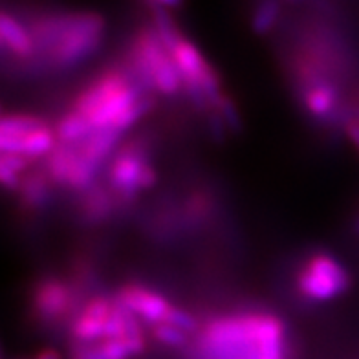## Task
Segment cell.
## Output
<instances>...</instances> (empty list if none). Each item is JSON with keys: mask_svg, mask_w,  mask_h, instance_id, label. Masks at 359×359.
<instances>
[{"mask_svg": "<svg viewBox=\"0 0 359 359\" xmlns=\"http://www.w3.org/2000/svg\"><path fill=\"white\" fill-rule=\"evenodd\" d=\"M53 130H55L57 142L65 143V145H77V143L85 142L90 134L95 133L92 125L81 114L72 109L57 121Z\"/></svg>", "mask_w": 359, "mask_h": 359, "instance_id": "obj_14", "label": "cell"}, {"mask_svg": "<svg viewBox=\"0 0 359 359\" xmlns=\"http://www.w3.org/2000/svg\"><path fill=\"white\" fill-rule=\"evenodd\" d=\"M147 94L137 85L128 68H112L92 79L76 95L72 110H76L94 130H119L123 118ZM123 134V133H121Z\"/></svg>", "mask_w": 359, "mask_h": 359, "instance_id": "obj_3", "label": "cell"}, {"mask_svg": "<svg viewBox=\"0 0 359 359\" xmlns=\"http://www.w3.org/2000/svg\"><path fill=\"white\" fill-rule=\"evenodd\" d=\"M145 336L103 339L95 343H74L70 359H133L143 354Z\"/></svg>", "mask_w": 359, "mask_h": 359, "instance_id": "obj_10", "label": "cell"}, {"mask_svg": "<svg viewBox=\"0 0 359 359\" xmlns=\"http://www.w3.org/2000/svg\"><path fill=\"white\" fill-rule=\"evenodd\" d=\"M213 110L218 114V118H220L224 125H227L233 130L241 128V118H238V112H236V107L231 101V97H227L226 94L220 95L217 103H215Z\"/></svg>", "mask_w": 359, "mask_h": 359, "instance_id": "obj_21", "label": "cell"}, {"mask_svg": "<svg viewBox=\"0 0 359 359\" xmlns=\"http://www.w3.org/2000/svg\"><path fill=\"white\" fill-rule=\"evenodd\" d=\"M350 275L336 257L316 253L304 262L297 275V290L308 301H332L348 292Z\"/></svg>", "mask_w": 359, "mask_h": 359, "instance_id": "obj_7", "label": "cell"}, {"mask_svg": "<svg viewBox=\"0 0 359 359\" xmlns=\"http://www.w3.org/2000/svg\"><path fill=\"white\" fill-rule=\"evenodd\" d=\"M32 308L41 321H59L74 310V290L59 277H46L35 284Z\"/></svg>", "mask_w": 359, "mask_h": 359, "instance_id": "obj_9", "label": "cell"}, {"mask_svg": "<svg viewBox=\"0 0 359 359\" xmlns=\"http://www.w3.org/2000/svg\"><path fill=\"white\" fill-rule=\"evenodd\" d=\"M57 145H59V142H57L55 130L50 125L20 137L0 136V151L10 152V154H20L28 160L50 156Z\"/></svg>", "mask_w": 359, "mask_h": 359, "instance_id": "obj_11", "label": "cell"}, {"mask_svg": "<svg viewBox=\"0 0 359 359\" xmlns=\"http://www.w3.org/2000/svg\"><path fill=\"white\" fill-rule=\"evenodd\" d=\"M286 326L273 313L218 316L202 326L196 359H284Z\"/></svg>", "mask_w": 359, "mask_h": 359, "instance_id": "obj_1", "label": "cell"}, {"mask_svg": "<svg viewBox=\"0 0 359 359\" xmlns=\"http://www.w3.org/2000/svg\"><path fill=\"white\" fill-rule=\"evenodd\" d=\"M35 359H61V354L55 348H44L43 352H39Z\"/></svg>", "mask_w": 359, "mask_h": 359, "instance_id": "obj_26", "label": "cell"}, {"mask_svg": "<svg viewBox=\"0 0 359 359\" xmlns=\"http://www.w3.org/2000/svg\"><path fill=\"white\" fill-rule=\"evenodd\" d=\"M358 119H359V112H358Z\"/></svg>", "mask_w": 359, "mask_h": 359, "instance_id": "obj_27", "label": "cell"}, {"mask_svg": "<svg viewBox=\"0 0 359 359\" xmlns=\"http://www.w3.org/2000/svg\"><path fill=\"white\" fill-rule=\"evenodd\" d=\"M151 330L154 339L167 346H185L189 343V334L187 332L180 330V328L172 325H167V323H160V325L152 326Z\"/></svg>", "mask_w": 359, "mask_h": 359, "instance_id": "obj_20", "label": "cell"}, {"mask_svg": "<svg viewBox=\"0 0 359 359\" xmlns=\"http://www.w3.org/2000/svg\"><path fill=\"white\" fill-rule=\"evenodd\" d=\"M52 180L50 176L44 172H32L29 176H24L22 182H20V200L26 208L29 209H39L43 208L44 203L50 198V189H48V184Z\"/></svg>", "mask_w": 359, "mask_h": 359, "instance_id": "obj_15", "label": "cell"}, {"mask_svg": "<svg viewBox=\"0 0 359 359\" xmlns=\"http://www.w3.org/2000/svg\"><path fill=\"white\" fill-rule=\"evenodd\" d=\"M116 299L140 321L152 326L165 323L172 304L161 293L154 292L145 284L128 283L116 293Z\"/></svg>", "mask_w": 359, "mask_h": 359, "instance_id": "obj_8", "label": "cell"}, {"mask_svg": "<svg viewBox=\"0 0 359 359\" xmlns=\"http://www.w3.org/2000/svg\"><path fill=\"white\" fill-rule=\"evenodd\" d=\"M29 163H32V160L20 156V154H10V152H2L0 154V167L2 169L13 170V172H17L20 176L28 170Z\"/></svg>", "mask_w": 359, "mask_h": 359, "instance_id": "obj_23", "label": "cell"}, {"mask_svg": "<svg viewBox=\"0 0 359 359\" xmlns=\"http://www.w3.org/2000/svg\"><path fill=\"white\" fill-rule=\"evenodd\" d=\"M46 125L43 118H37L32 114H6L0 121V136L20 137L35 133Z\"/></svg>", "mask_w": 359, "mask_h": 359, "instance_id": "obj_16", "label": "cell"}, {"mask_svg": "<svg viewBox=\"0 0 359 359\" xmlns=\"http://www.w3.org/2000/svg\"><path fill=\"white\" fill-rule=\"evenodd\" d=\"M165 323L167 325L176 326V328H180V330L187 332V334H189V332L198 330V323H196V319H194L191 313H187L185 310H182V308L178 306L170 308V312L169 316H167Z\"/></svg>", "mask_w": 359, "mask_h": 359, "instance_id": "obj_22", "label": "cell"}, {"mask_svg": "<svg viewBox=\"0 0 359 359\" xmlns=\"http://www.w3.org/2000/svg\"><path fill=\"white\" fill-rule=\"evenodd\" d=\"M345 134L348 136V140L355 145V149L359 151V119H346L345 123Z\"/></svg>", "mask_w": 359, "mask_h": 359, "instance_id": "obj_24", "label": "cell"}, {"mask_svg": "<svg viewBox=\"0 0 359 359\" xmlns=\"http://www.w3.org/2000/svg\"><path fill=\"white\" fill-rule=\"evenodd\" d=\"M151 11H152V22H154V32L160 37V41L163 43V46L167 50L175 46L178 43V39L182 37V32L176 26L175 19H172V15L167 11V8H161V6H152L151 4Z\"/></svg>", "mask_w": 359, "mask_h": 359, "instance_id": "obj_17", "label": "cell"}, {"mask_svg": "<svg viewBox=\"0 0 359 359\" xmlns=\"http://www.w3.org/2000/svg\"><path fill=\"white\" fill-rule=\"evenodd\" d=\"M169 52L180 72L184 90L189 92L191 100L198 107L213 109L218 97L222 95L217 70L209 65L208 59L185 35L178 39V43L170 48Z\"/></svg>", "mask_w": 359, "mask_h": 359, "instance_id": "obj_6", "label": "cell"}, {"mask_svg": "<svg viewBox=\"0 0 359 359\" xmlns=\"http://www.w3.org/2000/svg\"><path fill=\"white\" fill-rule=\"evenodd\" d=\"M358 227H359V226H358Z\"/></svg>", "mask_w": 359, "mask_h": 359, "instance_id": "obj_28", "label": "cell"}, {"mask_svg": "<svg viewBox=\"0 0 359 359\" xmlns=\"http://www.w3.org/2000/svg\"><path fill=\"white\" fill-rule=\"evenodd\" d=\"M128 61V72L147 94L158 92L172 97L184 88L170 52L163 46L154 28H142L137 32Z\"/></svg>", "mask_w": 359, "mask_h": 359, "instance_id": "obj_4", "label": "cell"}, {"mask_svg": "<svg viewBox=\"0 0 359 359\" xmlns=\"http://www.w3.org/2000/svg\"><path fill=\"white\" fill-rule=\"evenodd\" d=\"M85 217L90 220H101V218L109 217L112 211V202L103 191H86L85 200Z\"/></svg>", "mask_w": 359, "mask_h": 359, "instance_id": "obj_19", "label": "cell"}, {"mask_svg": "<svg viewBox=\"0 0 359 359\" xmlns=\"http://www.w3.org/2000/svg\"><path fill=\"white\" fill-rule=\"evenodd\" d=\"M304 90L303 101L308 114L313 118H326L334 112L337 104V88L332 85L330 81L325 79L321 74L304 77Z\"/></svg>", "mask_w": 359, "mask_h": 359, "instance_id": "obj_12", "label": "cell"}, {"mask_svg": "<svg viewBox=\"0 0 359 359\" xmlns=\"http://www.w3.org/2000/svg\"><path fill=\"white\" fill-rule=\"evenodd\" d=\"M35 55H44L46 67L70 70L88 61L103 46L104 19L95 11L44 15L29 29Z\"/></svg>", "mask_w": 359, "mask_h": 359, "instance_id": "obj_2", "label": "cell"}, {"mask_svg": "<svg viewBox=\"0 0 359 359\" xmlns=\"http://www.w3.org/2000/svg\"><path fill=\"white\" fill-rule=\"evenodd\" d=\"M158 184V172L149 161L147 143L140 137L119 145L109 165V185L121 200H134Z\"/></svg>", "mask_w": 359, "mask_h": 359, "instance_id": "obj_5", "label": "cell"}, {"mask_svg": "<svg viewBox=\"0 0 359 359\" xmlns=\"http://www.w3.org/2000/svg\"><path fill=\"white\" fill-rule=\"evenodd\" d=\"M149 4L152 6H161V8H180L184 4V0H149Z\"/></svg>", "mask_w": 359, "mask_h": 359, "instance_id": "obj_25", "label": "cell"}, {"mask_svg": "<svg viewBox=\"0 0 359 359\" xmlns=\"http://www.w3.org/2000/svg\"><path fill=\"white\" fill-rule=\"evenodd\" d=\"M0 41L6 52H10L17 59L26 61L35 57L34 35L8 11H2L0 15Z\"/></svg>", "mask_w": 359, "mask_h": 359, "instance_id": "obj_13", "label": "cell"}, {"mask_svg": "<svg viewBox=\"0 0 359 359\" xmlns=\"http://www.w3.org/2000/svg\"><path fill=\"white\" fill-rule=\"evenodd\" d=\"M280 17V0H260L251 17V29L257 35H266L273 29Z\"/></svg>", "mask_w": 359, "mask_h": 359, "instance_id": "obj_18", "label": "cell"}]
</instances>
